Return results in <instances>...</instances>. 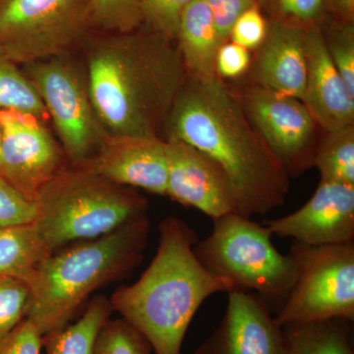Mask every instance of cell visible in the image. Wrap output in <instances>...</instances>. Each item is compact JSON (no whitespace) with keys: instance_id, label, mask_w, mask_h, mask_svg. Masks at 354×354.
I'll return each instance as SVG.
<instances>
[{"instance_id":"cell-1","label":"cell","mask_w":354,"mask_h":354,"mask_svg":"<svg viewBox=\"0 0 354 354\" xmlns=\"http://www.w3.org/2000/svg\"><path fill=\"white\" fill-rule=\"evenodd\" d=\"M164 135V140L189 144L223 167L234 188L235 213L252 218L285 205L288 172L220 77H186Z\"/></svg>"},{"instance_id":"cell-2","label":"cell","mask_w":354,"mask_h":354,"mask_svg":"<svg viewBox=\"0 0 354 354\" xmlns=\"http://www.w3.org/2000/svg\"><path fill=\"white\" fill-rule=\"evenodd\" d=\"M86 72L93 106L109 136L162 138L187 77L174 41L136 30L88 43Z\"/></svg>"},{"instance_id":"cell-3","label":"cell","mask_w":354,"mask_h":354,"mask_svg":"<svg viewBox=\"0 0 354 354\" xmlns=\"http://www.w3.org/2000/svg\"><path fill=\"white\" fill-rule=\"evenodd\" d=\"M194 228L176 216L158 225V246L150 265L133 285L109 298L113 312L139 330L153 354H181L193 318L218 292L236 290L232 281L209 271L198 259Z\"/></svg>"},{"instance_id":"cell-4","label":"cell","mask_w":354,"mask_h":354,"mask_svg":"<svg viewBox=\"0 0 354 354\" xmlns=\"http://www.w3.org/2000/svg\"><path fill=\"white\" fill-rule=\"evenodd\" d=\"M149 232L145 216L51 254L29 285L25 318L43 339L64 330L94 291L127 278L141 264Z\"/></svg>"},{"instance_id":"cell-5","label":"cell","mask_w":354,"mask_h":354,"mask_svg":"<svg viewBox=\"0 0 354 354\" xmlns=\"http://www.w3.org/2000/svg\"><path fill=\"white\" fill-rule=\"evenodd\" d=\"M34 223L53 251L92 241L147 216L148 201L85 165L67 164L36 199Z\"/></svg>"},{"instance_id":"cell-6","label":"cell","mask_w":354,"mask_h":354,"mask_svg":"<svg viewBox=\"0 0 354 354\" xmlns=\"http://www.w3.org/2000/svg\"><path fill=\"white\" fill-rule=\"evenodd\" d=\"M272 236L265 225L234 212L213 221L194 252L209 271L232 281L236 290L255 293L276 314L295 285L297 264L290 253L279 252Z\"/></svg>"},{"instance_id":"cell-7","label":"cell","mask_w":354,"mask_h":354,"mask_svg":"<svg viewBox=\"0 0 354 354\" xmlns=\"http://www.w3.org/2000/svg\"><path fill=\"white\" fill-rule=\"evenodd\" d=\"M295 285L274 314L283 328L320 321L354 320V241L312 246L293 241Z\"/></svg>"},{"instance_id":"cell-8","label":"cell","mask_w":354,"mask_h":354,"mask_svg":"<svg viewBox=\"0 0 354 354\" xmlns=\"http://www.w3.org/2000/svg\"><path fill=\"white\" fill-rule=\"evenodd\" d=\"M24 72L53 121L67 162H87L109 135L93 106L86 68L66 53L24 64Z\"/></svg>"},{"instance_id":"cell-9","label":"cell","mask_w":354,"mask_h":354,"mask_svg":"<svg viewBox=\"0 0 354 354\" xmlns=\"http://www.w3.org/2000/svg\"><path fill=\"white\" fill-rule=\"evenodd\" d=\"M90 0H0V48L18 64L69 53L88 28Z\"/></svg>"},{"instance_id":"cell-10","label":"cell","mask_w":354,"mask_h":354,"mask_svg":"<svg viewBox=\"0 0 354 354\" xmlns=\"http://www.w3.org/2000/svg\"><path fill=\"white\" fill-rule=\"evenodd\" d=\"M68 164L44 120L0 111V176L31 201Z\"/></svg>"},{"instance_id":"cell-11","label":"cell","mask_w":354,"mask_h":354,"mask_svg":"<svg viewBox=\"0 0 354 354\" xmlns=\"http://www.w3.org/2000/svg\"><path fill=\"white\" fill-rule=\"evenodd\" d=\"M242 104L288 176L313 165L316 122L304 102L255 86L246 91Z\"/></svg>"},{"instance_id":"cell-12","label":"cell","mask_w":354,"mask_h":354,"mask_svg":"<svg viewBox=\"0 0 354 354\" xmlns=\"http://www.w3.org/2000/svg\"><path fill=\"white\" fill-rule=\"evenodd\" d=\"M165 141L167 196L183 206L199 209L213 221L234 213V191L223 167L185 142Z\"/></svg>"},{"instance_id":"cell-13","label":"cell","mask_w":354,"mask_h":354,"mask_svg":"<svg viewBox=\"0 0 354 354\" xmlns=\"http://www.w3.org/2000/svg\"><path fill=\"white\" fill-rule=\"evenodd\" d=\"M218 327L194 354H286L285 328L255 293L232 290Z\"/></svg>"},{"instance_id":"cell-14","label":"cell","mask_w":354,"mask_h":354,"mask_svg":"<svg viewBox=\"0 0 354 354\" xmlns=\"http://www.w3.org/2000/svg\"><path fill=\"white\" fill-rule=\"evenodd\" d=\"M272 235L306 245L354 241V185L320 180L313 196L290 215L266 221Z\"/></svg>"},{"instance_id":"cell-15","label":"cell","mask_w":354,"mask_h":354,"mask_svg":"<svg viewBox=\"0 0 354 354\" xmlns=\"http://www.w3.org/2000/svg\"><path fill=\"white\" fill-rule=\"evenodd\" d=\"M95 174L120 185L167 196L165 141L138 136H108L87 162Z\"/></svg>"},{"instance_id":"cell-16","label":"cell","mask_w":354,"mask_h":354,"mask_svg":"<svg viewBox=\"0 0 354 354\" xmlns=\"http://www.w3.org/2000/svg\"><path fill=\"white\" fill-rule=\"evenodd\" d=\"M305 57L306 85L302 102L316 124L326 132L353 125L354 95L333 64L323 32L317 26L306 28Z\"/></svg>"},{"instance_id":"cell-17","label":"cell","mask_w":354,"mask_h":354,"mask_svg":"<svg viewBox=\"0 0 354 354\" xmlns=\"http://www.w3.org/2000/svg\"><path fill=\"white\" fill-rule=\"evenodd\" d=\"M304 25L278 21L267 30L256 64L258 86L302 101L306 85Z\"/></svg>"},{"instance_id":"cell-18","label":"cell","mask_w":354,"mask_h":354,"mask_svg":"<svg viewBox=\"0 0 354 354\" xmlns=\"http://www.w3.org/2000/svg\"><path fill=\"white\" fill-rule=\"evenodd\" d=\"M176 41L188 76L199 80L218 78L216 55L225 41L203 0H192L184 11Z\"/></svg>"},{"instance_id":"cell-19","label":"cell","mask_w":354,"mask_h":354,"mask_svg":"<svg viewBox=\"0 0 354 354\" xmlns=\"http://www.w3.org/2000/svg\"><path fill=\"white\" fill-rule=\"evenodd\" d=\"M53 253L34 223L0 228V278L17 279L29 286Z\"/></svg>"},{"instance_id":"cell-20","label":"cell","mask_w":354,"mask_h":354,"mask_svg":"<svg viewBox=\"0 0 354 354\" xmlns=\"http://www.w3.org/2000/svg\"><path fill=\"white\" fill-rule=\"evenodd\" d=\"M285 330L286 354H354L351 321L333 319Z\"/></svg>"},{"instance_id":"cell-21","label":"cell","mask_w":354,"mask_h":354,"mask_svg":"<svg viewBox=\"0 0 354 354\" xmlns=\"http://www.w3.org/2000/svg\"><path fill=\"white\" fill-rule=\"evenodd\" d=\"M113 313L109 298L93 297L76 323L44 337L46 354H94L100 330Z\"/></svg>"},{"instance_id":"cell-22","label":"cell","mask_w":354,"mask_h":354,"mask_svg":"<svg viewBox=\"0 0 354 354\" xmlns=\"http://www.w3.org/2000/svg\"><path fill=\"white\" fill-rule=\"evenodd\" d=\"M326 133L313 158L321 180L354 185L353 125Z\"/></svg>"},{"instance_id":"cell-23","label":"cell","mask_w":354,"mask_h":354,"mask_svg":"<svg viewBox=\"0 0 354 354\" xmlns=\"http://www.w3.org/2000/svg\"><path fill=\"white\" fill-rule=\"evenodd\" d=\"M19 65L0 48V111H20L48 120L38 91Z\"/></svg>"},{"instance_id":"cell-24","label":"cell","mask_w":354,"mask_h":354,"mask_svg":"<svg viewBox=\"0 0 354 354\" xmlns=\"http://www.w3.org/2000/svg\"><path fill=\"white\" fill-rule=\"evenodd\" d=\"M141 0H90L88 27L113 32L135 31L141 24Z\"/></svg>"},{"instance_id":"cell-25","label":"cell","mask_w":354,"mask_h":354,"mask_svg":"<svg viewBox=\"0 0 354 354\" xmlns=\"http://www.w3.org/2000/svg\"><path fill=\"white\" fill-rule=\"evenodd\" d=\"M150 342L124 319L106 321L95 341L94 354H152Z\"/></svg>"},{"instance_id":"cell-26","label":"cell","mask_w":354,"mask_h":354,"mask_svg":"<svg viewBox=\"0 0 354 354\" xmlns=\"http://www.w3.org/2000/svg\"><path fill=\"white\" fill-rule=\"evenodd\" d=\"M192 0H141L140 14L150 32L176 41L185 9Z\"/></svg>"},{"instance_id":"cell-27","label":"cell","mask_w":354,"mask_h":354,"mask_svg":"<svg viewBox=\"0 0 354 354\" xmlns=\"http://www.w3.org/2000/svg\"><path fill=\"white\" fill-rule=\"evenodd\" d=\"M29 293L23 281L0 278V339L25 318Z\"/></svg>"},{"instance_id":"cell-28","label":"cell","mask_w":354,"mask_h":354,"mask_svg":"<svg viewBox=\"0 0 354 354\" xmlns=\"http://www.w3.org/2000/svg\"><path fill=\"white\" fill-rule=\"evenodd\" d=\"M328 53L339 75L354 95V31L349 22L339 25L325 36Z\"/></svg>"},{"instance_id":"cell-29","label":"cell","mask_w":354,"mask_h":354,"mask_svg":"<svg viewBox=\"0 0 354 354\" xmlns=\"http://www.w3.org/2000/svg\"><path fill=\"white\" fill-rule=\"evenodd\" d=\"M36 216V202L23 196L0 176V228L34 223Z\"/></svg>"},{"instance_id":"cell-30","label":"cell","mask_w":354,"mask_h":354,"mask_svg":"<svg viewBox=\"0 0 354 354\" xmlns=\"http://www.w3.org/2000/svg\"><path fill=\"white\" fill-rule=\"evenodd\" d=\"M43 346L36 326L24 318L0 339V354H41Z\"/></svg>"},{"instance_id":"cell-31","label":"cell","mask_w":354,"mask_h":354,"mask_svg":"<svg viewBox=\"0 0 354 354\" xmlns=\"http://www.w3.org/2000/svg\"><path fill=\"white\" fill-rule=\"evenodd\" d=\"M267 36V26L257 6L251 7L241 15L230 32L232 41L247 50L261 46Z\"/></svg>"},{"instance_id":"cell-32","label":"cell","mask_w":354,"mask_h":354,"mask_svg":"<svg viewBox=\"0 0 354 354\" xmlns=\"http://www.w3.org/2000/svg\"><path fill=\"white\" fill-rule=\"evenodd\" d=\"M209 7L221 41L230 39V32L236 20L251 7L256 0H203Z\"/></svg>"},{"instance_id":"cell-33","label":"cell","mask_w":354,"mask_h":354,"mask_svg":"<svg viewBox=\"0 0 354 354\" xmlns=\"http://www.w3.org/2000/svg\"><path fill=\"white\" fill-rule=\"evenodd\" d=\"M250 62V50L234 41H225L216 55V73L221 79L237 78L247 71Z\"/></svg>"},{"instance_id":"cell-34","label":"cell","mask_w":354,"mask_h":354,"mask_svg":"<svg viewBox=\"0 0 354 354\" xmlns=\"http://www.w3.org/2000/svg\"><path fill=\"white\" fill-rule=\"evenodd\" d=\"M324 6L325 0H278L279 12L300 25L316 20Z\"/></svg>"},{"instance_id":"cell-35","label":"cell","mask_w":354,"mask_h":354,"mask_svg":"<svg viewBox=\"0 0 354 354\" xmlns=\"http://www.w3.org/2000/svg\"><path fill=\"white\" fill-rule=\"evenodd\" d=\"M335 11L344 19L351 20L354 10V0H330Z\"/></svg>"},{"instance_id":"cell-36","label":"cell","mask_w":354,"mask_h":354,"mask_svg":"<svg viewBox=\"0 0 354 354\" xmlns=\"http://www.w3.org/2000/svg\"><path fill=\"white\" fill-rule=\"evenodd\" d=\"M256 1H259L261 3H266V2L268 1V0H256Z\"/></svg>"}]
</instances>
